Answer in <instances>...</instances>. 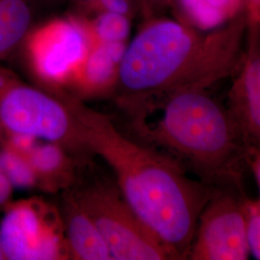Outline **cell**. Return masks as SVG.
I'll list each match as a JSON object with an SVG mask.
<instances>
[{"instance_id":"obj_1","label":"cell","mask_w":260,"mask_h":260,"mask_svg":"<svg viewBox=\"0 0 260 260\" xmlns=\"http://www.w3.org/2000/svg\"><path fill=\"white\" fill-rule=\"evenodd\" d=\"M64 101L85 151L111 168L125 202L175 259H188L200 214L216 187L192 178L173 159L127 137L107 115L75 99Z\"/></svg>"},{"instance_id":"obj_2","label":"cell","mask_w":260,"mask_h":260,"mask_svg":"<svg viewBox=\"0 0 260 260\" xmlns=\"http://www.w3.org/2000/svg\"><path fill=\"white\" fill-rule=\"evenodd\" d=\"M246 13L213 31L153 20L126 46L118 67L121 105L185 90H206L237 72L248 41Z\"/></svg>"},{"instance_id":"obj_3","label":"cell","mask_w":260,"mask_h":260,"mask_svg":"<svg viewBox=\"0 0 260 260\" xmlns=\"http://www.w3.org/2000/svg\"><path fill=\"white\" fill-rule=\"evenodd\" d=\"M144 144L212 187H240L249 153L229 107L206 90H185L123 106Z\"/></svg>"},{"instance_id":"obj_4","label":"cell","mask_w":260,"mask_h":260,"mask_svg":"<svg viewBox=\"0 0 260 260\" xmlns=\"http://www.w3.org/2000/svg\"><path fill=\"white\" fill-rule=\"evenodd\" d=\"M0 125L11 135L85 151L75 118L64 99L22 83L5 70H0Z\"/></svg>"},{"instance_id":"obj_5","label":"cell","mask_w":260,"mask_h":260,"mask_svg":"<svg viewBox=\"0 0 260 260\" xmlns=\"http://www.w3.org/2000/svg\"><path fill=\"white\" fill-rule=\"evenodd\" d=\"M72 192L102 233L113 259H175L131 209L118 186L96 182L75 188Z\"/></svg>"},{"instance_id":"obj_6","label":"cell","mask_w":260,"mask_h":260,"mask_svg":"<svg viewBox=\"0 0 260 260\" xmlns=\"http://www.w3.org/2000/svg\"><path fill=\"white\" fill-rule=\"evenodd\" d=\"M5 259H69L70 252L60 211L37 199L19 202L0 223Z\"/></svg>"},{"instance_id":"obj_7","label":"cell","mask_w":260,"mask_h":260,"mask_svg":"<svg viewBox=\"0 0 260 260\" xmlns=\"http://www.w3.org/2000/svg\"><path fill=\"white\" fill-rule=\"evenodd\" d=\"M235 189V188H234ZM233 187H216L200 214L188 259L246 260L247 200Z\"/></svg>"},{"instance_id":"obj_8","label":"cell","mask_w":260,"mask_h":260,"mask_svg":"<svg viewBox=\"0 0 260 260\" xmlns=\"http://www.w3.org/2000/svg\"><path fill=\"white\" fill-rule=\"evenodd\" d=\"M237 72L229 93V109L250 157L260 152V36H248Z\"/></svg>"},{"instance_id":"obj_9","label":"cell","mask_w":260,"mask_h":260,"mask_svg":"<svg viewBox=\"0 0 260 260\" xmlns=\"http://www.w3.org/2000/svg\"><path fill=\"white\" fill-rule=\"evenodd\" d=\"M88 40L76 23L60 22L41 33L32 42V57L38 72L45 77H64L87 54Z\"/></svg>"},{"instance_id":"obj_10","label":"cell","mask_w":260,"mask_h":260,"mask_svg":"<svg viewBox=\"0 0 260 260\" xmlns=\"http://www.w3.org/2000/svg\"><path fill=\"white\" fill-rule=\"evenodd\" d=\"M60 213L65 228L70 258L114 260L102 233L72 191L63 195Z\"/></svg>"},{"instance_id":"obj_11","label":"cell","mask_w":260,"mask_h":260,"mask_svg":"<svg viewBox=\"0 0 260 260\" xmlns=\"http://www.w3.org/2000/svg\"><path fill=\"white\" fill-rule=\"evenodd\" d=\"M182 22L199 31H213L246 13V0H175Z\"/></svg>"},{"instance_id":"obj_12","label":"cell","mask_w":260,"mask_h":260,"mask_svg":"<svg viewBox=\"0 0 260 260\" xmlns=\"http://www.w3.org/2000/svg\"><path fill=\"white\" fill-rule=\"evenodd\" d=\"M30 21L25 0H0V59L19 47L27 35Z\"/></svg>"},{"instance_id":"obj_13","label":"cell","mask_w":260,"mask_h":260,"mask_svg":"<svg viewBox=\"0 0 260 260\" xmlns=\"http://www.w3.org/2000/svg\"><path fill=\"white\" fill-rule=\"evenodd\" d=\"M125 48L124 42L102 43L87 59L86 75L88 79L96 84L108 81L116 67H119Z\"/></svg>"},{"instance_id":"obj_14","label":"cell","mask_w":260,"mask_h":260,"mask_svg":"<svg viewBox=\"0 0 260 260\" xmlns=\"http://www.w3.org/2000/svg\"><path fill=\"white\" fill-rule=\"evenodd\" d=\"M130 31L126 15L106 11L95 21V33L102 43L124 42Z\"/></svg>"},{"instance_id":"obj_15","label":"cell","mask_w":260,"mask_h":260,"mask_svg":"<svg viewBox=\"0 0 260 260\" xmlns=\"http://www.w3.org/2000/svg\"><path fill=\"white\" fill-rule=\"evenodd\" d=\"M0 164L10 182L15 185H29L36 177L29 163L12 151H5L1 154Z\"/></svg>"},{"instance_id":"obj_16","label":"cell","mask_w":260,"mask_h":260,"mask_svg":"<svg viewBox=\"0 0 260 260\" xmlns=\"http://www.w3.org/2000/svg\"><path fill=\"white\" fill-rule=\"evenodd\" d=\"M247 238L251 254L260 260V203L247 200Z\"/></svg>"},{"instance_id":"obj_17","label":"cell","mask_w":260,"mask_h":260,"mask_svg":"<svg viewBox=\"0 0 260 260\" xmlns=\"http://www.w3.org/2000/svg\"><path fill=\"white\" fill-rule=\"evenodd\" d=\"M249 33L260 34V0H246Z\"/></svg>"},{"instance_id":"obj_18","label":"cell","mask_w":260,"mask_h":260,"mask_svg":"<svg viewBox=\"0 0 260 260\" xmlns=\"http://www.w3.org/2000/svg\"><path fill=\"white\" fill-rule=\"evenodd\" d=\"M103 7L108 12L126 15L129 10L127 0H100Z\"/></svg>"},{"instance_id":"obj_19","label":"cell","mask_w":260,"mask_h":260,"mask_svg":"<svg viewBox=\"0 0 260 260\" xmlns=\"http://www.w3.org/2000/svg\"><path fill=\"white\" fill-rule=\"evenodd\" d=\"M249 163L251 164V170L253 172L255 180L257 182L258 190H259L260 201V152L251 154V156L249 157Z\"/></svg>"},{"instance_id":"obj_20","label":"cell","mask_w":260,"mask_h":260,"mask_svg":"<svg viewBox=\"0 0 260 260\" xmlns=\"http://www.w3.org/2000/svg\"><path fill=\"white\" fill-rule=\"evenodd\" d=\"M5 259V255H4V252L2 250V246H1V243H0V260Z\"/></svg>"},{"instance_id":"obj_21","label":"cell","mask_w":260,"mask_h":260,"mask_svg":"<svg viewBox=\"0 0 260 260\" xmlns=\"http://www.w3.org/2000/svg\"><path fill=\"white\" fill-rule=\"evenodd\" d=\"M258 201H259V200H258ZM259 203H260V201H259Z\"/></svg>"}]
</instances>
